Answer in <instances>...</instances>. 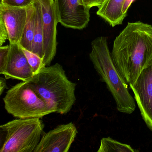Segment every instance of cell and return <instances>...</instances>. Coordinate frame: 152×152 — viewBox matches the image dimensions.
<instances>
[{"label":"cell","instance_id":"obj_1","mask_svg":"<svg viewBox=\"0 0 152 152\" xmlns=\"http://www.w3.org/2000/svg\"><path fill=\"white\" fill-rule=\"evenodd\" d=\"M112 56L128 84L135 82L152 62V26L128 23L114 41Z\"/></svg>","mask_w":152,"mask_h":152},{"label":"cell","instance_id":"obj_2","mask_svg":"<svg viewBox=\"0 0 152 152\" xmlns=\"http://www.w3.org/2000/svg\"><path fill=\"white\" fill-rule=\"evenodd\" d=\"M89 58L100 80L106 84L118 111L132 113L136 108L135 100L128 90V83L115 64L106 37L100 36L91 42Z\"/></svg>","mask_w":152,"mask_h":152},{"label":"cell","instance_id":"obj_3","mask_svg":"<svg viewBox=\"0 0 152 152\" xmlns=\"http://www.w3.org/2000/svg\"><path fill=\"white\" fill-rule=\"evenodd\" d=\"M56 113L66 114L76 101V84L67 78L59 64L46 66L27 82Z\"/></svg>","mask_w":152,"mask_h":152},{"label":"cell","instance_id":"obj_4","mask_svg":"<svg viewBox=\"0 0 152 152\" xmlns=\"http://www.w3.org/2000/svg\"><path fill=\"white\" fill-rule=\"evenodd\" d=\"M40 118L19 119L1 125V152H34L44 134Z\"/></svg>","mask_w":152,"mask_h":152},{"label":"cell","instance_id":"obj_5","mask_svg":"<svg viewBox=\"0 0 152 152\" xmlns=\"http://www.w3.org/2000/svg\"><path fill=\"white\" fill-rule=\"evenodd\" d=\"M3 101L7 112L19 119L41 118L56 113L27 82L17 83L9 90Z\"/></svg>","mask_w":152,"mask_h":152},{"label":"cell","instance_id":"obj_6","mask_svg":"<svg viewBox=\"0 0 152 152\" xmlns=\"http://www.w3.org/2000/svg\"><path fill=\"white\" fill-rule=\"evenodd\" d=\"M58 23L66 28L82 30L88 24L89 8L82 0H54Z\"/></svg>","mask_w":152,"mask_h":152},{"label":"cell","instance_id":"obj_7","mask_svg":"<svg viewBox=\"0 0 152 152\" xmlns=\"http://www.w3.org/2000/svg\"><path fill=\"white\" fill-rule=\"evenodd\" d=\"M39 1L41 6L43 23V61L46 66H49L56 54L57 26L58 22L54 0Z\"/></svg>","mask_w":152,"mask_h":152},{"label":"cell","instance_id":"obj_8","mask_svg":"<svg viewBox=\"0 0 152 152\" xmlns=\"http://www.w3.org/2000/svg\"><path fill=\"white\" fill-rule=\"evenodd\" d=\"M78 131L72 122L60 124L43 134L34 152H67Z\"/></svg>","mask_w":152,"mask_h":152},{"label":"cell","instance_id":"obj_9","mask_svg":"<svg viewBox=\"0 0 152 152\" xmlns=\"http://www.w3.org/2000/svg\"><path fill=\"white\" fill-rule=\"evenodd\" d=\"M129 86L142 118L152 132V62Z\"/></svg>","mask_w":152,"mask_h":152},{"label":"cell","instance_id":"obj_10","mask_svg":"<svg viewBox=\"0 0 152 152\" xmlns=\"http://www.w3.org/2000/svg\"><path fill=\"white\" fill-rule=\"evenodd\" d=\"M26 8L13 7L0 3V18L5 24L11 44H19L27 20Z\"/></svg>","mask_w":152,"mask_h":152},{"label":"cell","instance_id":"obj_11","mask_svg":"<svg viewBox=\"0 0 152 152\" xmlns=\"http://www.w3.org/2000/svg\"><path fill=\"white\" fill-rule=\"evenodd\" d=\"M8 60L3 75L6 79L28 82L34 75L26 56L19 44L10 43Z\"/></svg>","mask_w":152,"mask_h":152},{"label":"cell","instance_id":"obj_12","mask_svg":"<svg viewBox=\"0 0 152 152\" xmlns=\"http://www.w3.org/2000/svg\"><path fill=\"white\" fill-rule=\"evenodd\" d=\"M124 0H105L96 14L112 27L122 24L125 17L122 12Z\"/></svg>","mask_w":152,"mask_h":152},{"label":"cell","instance_id":"obj_13","mask_svg":"<svg viewBox=\"0 0 152 152\" xmlns=\"http://www.w3.org/2000/svg\"><path fill=\"white\" fill-rule=\"evenodd\" d=\"M26 8L27 11V20L19 44L23 48L31 51L36 26V14L34 1L32 4L27 7Z\"/></svg>","mask_w":152,"mask_h":152},{"label":"cell","instance_id":"obj_14","mask_svg":"<svg viewBox=\"0 0 152 152\" xmlns=\"http://www.w3.org/2000/svg\"><path fill=\"white\" fill-rule=\"evenodd\" d=\"M36 14L35 33L31 52L43 58V31L42 11L39 0L34 1Z\"/></svg>","mask_w":152,"mask_h":152},{"label":"cell","instance_id":"obj_15","mask_svg":"<svg viewBox=\"0 0 152 152\" xmlns=\"http://www.w3.org/2000/svg\"><path fill=\"white\" fill-rule=\"evenodd\" d=\"M135 150L129 145L121 143L110 137L103 138L98 152H134Z\"/></svg>","mask_w":152,"mask_h":152},{"label":"cell","instance_id":"obj_16","mask_svg":"<svg viewBox=\"0 0 152 152\" xmlns=\"http://www.w3.org/2000/svg\"><path fill=\"white\" fill-rule=\"evenodd\" d=\"M22 48L34 75L39 73L43 68L46 67V65L43 62L42 58H41L39 56L31 51H29Z\"/></svg>","mask_w":152,"mask_h":152},{"label":"cell","instance_id":"obj_17","mask_svg":"<svg viewBox=\"0 0 152 152\" xmlns=\"http://www.w3.org/2000/svg\"><path fill=\"white\" fill-rule=\"evenodd\" d=\"M10 46L7 45L0 47V74L3 75L8 60Z\"/></svg>","mask_w":152,"mask_h":152},{"label":"cell","instance_id":"obj_18","mask_svg":"<svg viewBox=\"0 0 152 152\" xmlns=\"http://www.w3.org/2000/svg\"><path fill=\"white\" fill-rule=\"evenodd\" d=\"M35 0H1L6 6L13 7L26 8L32 4Z\"/></svg>","mask_w":152,"mask_h":152},{"label":"cell","instance_id":"obj_19","mask_svg":"<svg viewBox=\"0 0 152 152\" xmlns=\"http://www.w3.org/2000/svg\"><path fill=\"white\" fill-rule=\"evenodd\" d=\"M7 39H9L7 31L3 20L0 18V47L2 46Z\"/></svg>","mask_w":152,"mask_h":152},{"label":"cell","instance_id":"obj_20","mask_svg":"<svg viewBox=\"0 0 152 152\" xmlns=\"http://www.w3.org/2000/svg\"><path fill=\"white\" fill-rule=\"evenodd\" d=\"M84 4L90 9L93 7H99L102 5L105 0H82Z\"/></svg>","mask_w":152,"mask_h":152},{"label":"cell","instance_id":"obj_21","mask_svg":"<svg viewBox=\"0 0 152 152\" xmlns=\"http://www.w3.org/2000/svg\"><path fill=\"white\" fill-rule=\"evenodd\" d=\"M134 1V0H124L122 9L123 15L124 16V17L125 18L127 16L128 10Z\"/></svg>","mask_w":152,"mask_h":152},{"label":"cell","instance_id":"obj_22","mask_svg":"<svg viewBox=\"0 0 152 152\" xmlns=\"http://www.w3.org/2000/svg\"><path fill=\"white\" fill-rule=\"evenodd\" d=\"M7 83L6 80L4 78L1 77L0 78V95H2L3 91L5 89L7 88Z\"/></svg>","mask_w":152,"mask_h":152}]
</instances>
